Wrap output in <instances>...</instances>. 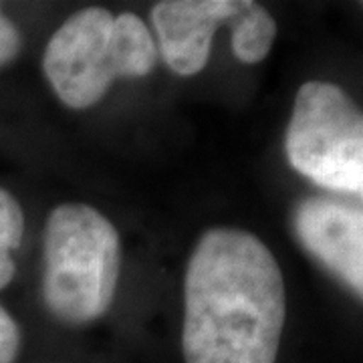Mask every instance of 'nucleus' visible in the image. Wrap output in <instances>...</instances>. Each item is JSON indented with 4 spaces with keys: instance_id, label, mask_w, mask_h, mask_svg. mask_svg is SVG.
<instances>
[{
    "instance_id": "1",
    "label": "nucleus",
    "mask_w": 363,
    "mask_h": 363,
    "mask_svg": "<svg viewBox=\"0 0 363 363\" xmlns=\"http://www.w3.org/2000/svg\"><path fill=\"white\" fill-rule=\"evenodd\" d=\"M285 319V279L259 236L202 234L184 281L186 363H277Z\"/></svg>"
},
{
    "instance_id": "2",
    "label": "nucleus",
    "mask_w": 363,
    "mask_h": 363,
    "mask_svg": "<svg viewBox=\"0 0 363 363\" xmlns=\"http://www.w3.org/2000/svg\"><path fill=\"white\" fill-rule=\"evenodd\" d=\"M154 35L133 13L113 16L89 6L55 30L43 57V71L57 97L71 109L104 99L117 79H140L157 63Z\"/></svg>"
},
{
    "instance_id": "3",
    "label": "nucleus",
    "mask_w": 363,
    "mask_h": 363,
    "mask_svg": "<svg viewBox=\"0 0 363 363\" xmlns=\"http://www.w3.org/2000/svg\"><path fill=\"white\" fill-rule=\"evenodd\" d=\"M121 269L116 226L89 204H61L45 224L43 297L65 323L104 317L113 305Z\"/></svg>"
},
{
    "instance_id": "4",
    "label": "nucleus",
    "mask_w": 363,
    "mask_h": 363,
    "mask_svg": "<svg viewBox=\"0 0 363 363\" xmlns=\"http://www.w3.org/2000/svg\"><path fill=\"white\" fill-rule=\"evenodd\" d=\"M286 160L301 176L333 192H363V117L333 83L298 89L285 135Z\"/></svg>"
},
{
    "instance_id": "5",
    "label": "nucleus",
    "mask_w": 363,
    "mask_h": 363,
    "mask_svg": "<svg viewBox=\"0 0 363 363\" xmlns=\"http://www.w3.org/2000/svg\"><path fill=\"white\" fill-rule=\"evenodd\" d=\"M301 245L341 279L353 293H363V214L359 208L313 196L293 214Z\"/></svg>"
},
{
    "instance_id": "6",
    "label": "nucleus",
    "mask_w": 363,
    "mask_h": 363,
    "mask_svg": "<svg viewBox=\"0 0 363 363\" xmlns=\"http://www.w3.org/2000/svg\"><path fill=\"white\" fill-rule=\"evenodd\" d=\"M242 0H164L152 9L157 55L182 77L206 67L212 39L220 26L230 25Z\"/></svg>"
},
{
    "instance_id": "7",
    "label": "nucleus",
    "mask_w": 363,
    "mask_h": 363,
    "mask_svg": "<svg viewBox=\"0 0 363 363\" xmlns=\"http://www.w3.org/2000/svg\"><path fill=\"white\" fill-rule=\"evenodd\" d=\"M228 26L233 33L230 40H233L234 57L240 63L257 65L267 59L277 37L274 18L267 9H262L257 2L242 0L240 11L236 13Z\"/></svg>"
},
{
    "instance_id": "8",
    "label": "nucleus",
    "mask_w": 363,
    "mask_h": 363,
    "mask_svg": "<svg viewBox=\"0 0 363 363\" xmlns=\"http://www.w3.org/2000/svg\"><path fill=\"white\" fill-rule=\"evenodd\" d=\"M25 212L9 190L0 188V291L11 285L16 272L13 255L23 245Z\"/></svg>"
},
{
    "instance_id": "9",
    "label": "nucleus",
    "mask_w": 363,
    "mask_h": 363,
    "mask_svg": "<svg viewBox=\"0 0 363 363\" xmlns=\"http://www.w3.org/2000/svg\"><path fill=\"white\" fill-rule=\"evenodd\" d=\"M21 347V331L11 313L0 307V363H14Z\"/></svg>"
},
{
    "instance_id": "10",
    "label": "nucleus",
    "mask_w": 363,
    "mask_h": 363,
    "mask_svg": "<svg viewBox=\"0 0 363 363\" xmlns=\"http://www.w3.org/2000/svg\"><path fill=\"white\" fill-rule=\"evenodd\" d=\"M23 49V37L13 21L0 11V67L13 63Z\"/></svg>"
}]
</instances>
